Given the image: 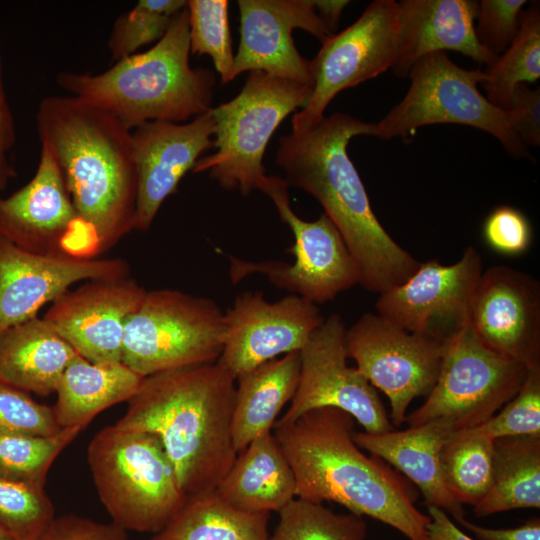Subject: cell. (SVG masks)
Instances as JSON below:
<instances>
[{"label": "cell", "instance_id": "obj_42", "mask_svg": "<svg viewBox=\"0 0 540 540\" xmlns=\"http://www.w3.org/2000/svg\"><path fill=\"white\" fill-rule=\"evenodd\" d=\"M36 540H130L116 524L100 523L76 514L55 517Z\"/></svg>", "mask_w": 540, "mask_h": 540}, {"label": "cell", "instance_id": "obj_14", "mask_svg": "<svg viewBox=\"0 0 540 540\" xmlns=\"http://www.w3.org/2000/svg\"><path fill=\"white\" fill-rule=\"evenodd\" d=\"M346 331L342 318L331 314L312 333L299 351L297 390L273 427L291 424L311 410L333 407L350 414L364 432L393 430L376 389L356 367L347 364Z\"/></svg>", "mask_w": 540, "mask_h": 540}, {"label": "cell", "instance_id": "obj_30", "mask_svg": "<svg viewBox=\"0 0 540 540\" xmlns=\"http://www.w3.org/2000/svg\"><path fill=\"white\" fill-rule=\"evenodd\" d=\"M270 513L236 509L216 491L188 495L174 517L149 540H268Z\"/></svg>", "mask_w": 540, "mask_h": 540}, {"label": "cell", "instance_id": "obj_6", "mask_svg": "<svg viewBox=\"0 0 540 540\" xmlns=\"http://www.w3.org/2000/svg\"><path fill=\"white\" fill-rule=\"evenodd\" d=\"M87 461L111 522L125 531L159 532L187 499L155 434L107 425L89 442Z\"/></svg>", "mask_w": 540, "mask_h": 540}, {"label": "cell", "instance_id": "obj_41", "mask_svg": "<svg viewBox=\"0 0 540 540\" xmlns=\"http://www.w3.org/2000/svg\"><path fill=\"white\" fill-rule=\"evenodd\" d=\"M483 235L486 243L494 251L514 256L524 253L529 248L532 228L521 211L502 205L495 208L485 219Z\"/></svg>", "mask_w": 540, "mask_h": 540}, {"label": "cell", "instance_id": "obj_16", "mask_svg": "<svg viewBox=\"0 0 540 540\" xmlns=\"http://www.w3.org/2000/svg\"><path fill=\"white\" fill-rule=\"evenodd\" d=\"M0 236L35 254L97 256L96 245L79 220L61 170L43 144L33 178L10 196L0 197Z\"/></svg>", "mask_w": 540, "mask_h": 540}, {"label": "cell", "instance_id": "obj_43", "mask_svg": "<svg viewBox=\"0 0 540 540\" xmlns=\"http://www.w3.org/2000/svg\"><path fill=\"white\" fill-rule=\"evenodd\" d=\"M511 126L527 147L540 145V90L519 84L507 109Z\"/></svg>", "mask_w": 540, "mask_h": 540}, {"label": "cell", "instance_id": "obj_22", "mask_svg": "<svg viewBox=\"0 0 540 540\" xmlns=\"http://www.w3.org/2000/svg\"><path fill=\"white\" fill-rule=\"evenodd\" d=\"M211 108L191 122L149 121L134 128L138 192L134 230L147 231L162 203L199 156L214 147Z\"/></svg>", "mask_w": 540, "mask_h": 540}, {"label": "cell", "instance_id": "obj_5", "mask_svg": "<svg viewBox=\"0 0 540 540\" xmlns=\"http://www.w3.org/2000/svg\"><path fill=\"white\" fill-rule=\"evenodd\" d=\"M185 7L149 50L135 53L99 73L61 72L62 89L116 116L130 130L149 121L182 122L211 108L215 76L189 63Z\"/></svg>", "mask_w": 540, "mask_h": 540}, {"label": "cell", "instance_id": "obj_8", "mask_svg": "<svg viewBox=\"0 0 540 540\" xmlns=\"http://www.w3.org/2000/svg\"><path fill=\"white\" fill-rule=\"evenodd\" d=\"M407 76L410 88L375 123V137L388 140L427 125L460 124L491 134L512 157L531 158L511 126L508 111L493 105L479 91L478 84L485 78L481 69H464L446 52H433L420 58Z\"/></svg>", "mask_w": 540, "mask_h": 540}, {"label": "cell", "instance_id": "obj_2", "mask_svg": "<svg viewBox=\"0 0 540 540\" xmlns=\"http://www.w3.org/2000/svg\"><path fill=\"white\" fill-rule=\"evenodd\" d=\"M354 422L345 411L324 407L273 427L295 476L296 498L335 502L409 540H429L430 517L415 506L416 488L381 458L361 451L352 437Z\"/></svg>", "mask_w": 540, "mask_h": 540}, {"label": "cell", "instance_id": "obj_19", "mask_svg": "<svg viewBox=\"0 0 540 540\" xmlns=\"http://www.w3.org/2000/svg\"><path fill=\"white\" fill-rule=\"evenodd\" d=\"M127 276L130 267L120 258L35 254L0 236V333L37 317L76 282Z\"/></svg>", "mask_w": 540, "mask_h": 540}, {"label": "cell", "instance_id": "obj_47", "mask_svg": "<svg viewBox=\"0 0 540 540\" xmlns=\"http://www.w3.org/2000/svg\"><path fill=\"white\" fill-rule=\"evenodd\" d=\"M348 4L347 0H315L318 14L332 34L338 27L343 9Z\"/></svg>", "mask_w": 540, "mask_h": 540}, {"label": "cell", "instance_id": "obj_1", "mask_svg": "<svg viewBox=\"0 0 540 540\" xmlns=\"http://www.w3.org/2000/svg\"><path fill=\"white\" fill-rule=\"evenodd\" d=\"M375 123L334 113L314 126L281 136L276 165L288 186L313 196L341 234L366 290L382 294L405 283L420 263L386 232L347 153L351 138L374 136Z\"/></svg>", "mask_w": 540, "mask_h": 540}, {"label": "cell", "instance_id": "obj_12", "mask_svg": "<svg viewBox=\"0 0 540 540\" xmlns=\"http://www.w3.org/2000/svg\"><path fill=\"white\" fill-rule=\"evenodd\" d=\"M400 50L398 2L375 0L340 33L328 36L309 61L314 85L302 110L291 120L292 132L308 129L342 90L394 68Z\"/></svg>", "mask_w": 540, "mask_h": 540}, {"label": "cell", "instance_id": "obj_7", "mask_svg": "<svg viewBox=\"0 0 540 540\" xmlns=\"http://www.w3.org/2000/svg\"><path fill=\"white\" fill-rule=\"evenodd\" d=\"M312 86L251 71L239 94L211 107L216 152L199 159L193 172L209 175L225 190L247 196L266 176L263 156L280 123L304 107Z\"/></svg>", "mask_w": 540, "mask_h": 540}, {"label": "cell", "instance_id": "obj_20", "mask_svg": "<svg viewBox=\"0 0 540 540\" xmlns=\"http://www.w3.org/2000/svg\"><path fill=\"white\" fill-rule=\"evenodd\" d=\"M470 327L492 351L528 369L540 367V282L511 267L487 268L475 291Z\"/></svg>", "mask_w": 540, "mask_h": 540}, {"label": "cell", "instance_id": "obj_37", "mask_svg": "<svg viewBox=\"0 0 540 540\" xmlns=\"http://www.w3.org/2000/svg\"><path fill=\"white\" fill-rule=\"evenodd\" d=\"M186 4L185 0H139L114 22L108 40L112 59L121 60L140 47L159 41Z\"/></svg>", "mask_w": 540, "mask_h": 540}, {"label": "cell", "instance_id": "obj_15", "mask_svg": "<svg viewBox=\"0 0 540 540\" xmlns=\"http://www.w3.org/2000/svg\"><path fill=\"white\" fill-rule=\"evenodd\" d=\"M482 272L481 255L472 246L452 265L436 259L421 262L405 283L379 294L377 314L409 332L446 343L470 326Z\"/></svg>", "mask_w": 540, "mask_h": 540}, {"label": "cell", "instance_id": "obj_38", "mask_svg": "<svg viewBox=\"0 0 540 540\" xmlns=\"http://www.w3.org/2000/svg\"><path fill=\"white\" fill-rule=\"evenodd\" d=\"M463 431L491 440L509 436L540 435V367L528 370L518 393L499 413L483 424Z\"/></svg>", "mask_w": 540, "mask_h": 540}, {"label": "cell", "instance_id": "obj_18", "mask_svg": "<svg viewBox=\"0 0 540 540\" xmlns=\"http://www.w3.org/2000/svg\"><path fill=\"white\" fill-rule=\"evenodd\" d=\"M146 292L130 276L89 280L53 301L43 319L88 361L122 362L126 323Z\"/></svg>", "mask_w": 540, "mask_h": 540}, {"label": "cell", "instance_id": "obj_28", "mask_svg": "<svg viewBox=\"0 0 540 540\" xmlns=\"http://www.w3.org/2000/svg\"><path fill=\"white\" fill-rule=\"evenodd\" d=\"M299 351L272 359L236 378L232 436L237 452L272 431L277 417L297 390Z\"/></svg>", "mask_w": 540, "mask_h": 540}, {"label": "cell", "instance_id": "obj_44", "mask_svg": "<svg viewBox=\"0 0 540 540\" xmlns=\"http://www.w3.org/2000/svg\"><path fill=\"white\" fill-rule=\"evenodd\" d=\"M15 139L14 120L4 91L0 63V192L16 177V171L8 160Z\"/></svg>", "mask_w": 540, "mask_h": 540}, {"label": "cell", "instance_id": "obj_26", "mask_svg": "<svg viewBox=\"0 0 540 540\" xmlns=\"http://www.w3.org/2000/svg\"><path fill=\"white\" fill-rule=\"evenodd\" d=\"M78 353L43 318L0 333V379L28 393L47 396Z\"/></svg>", "mask_w": 540, "mask_h": 540}, {"label": "cell", "instance_id": "obj_3", "mask_svg": "<svg viewBox=\"0 0 540 540\" xmlns=\"http://www.w3.org/2000/svg\"><path fill=\"white\" fill-rule=\"evenodd\" d=\"M41 144L63 175L97 255L134 230L138 192L132 130L74 96H49L36 112Z\"/></svg>", "mask_w": 540, "mask_h": 540}, {"label": "cell", "instance_id": "obj_36", "mask_svg": "<svg viewBox=\"0 0 540 540\" xmlns=\"http://www.w3.org/2000/svg\"><path fill=\"white\" fill-rule=\"evenodd\" d=\"M228 6L227 0H189L186 4L190 51L209 55L223 84L235 78Z\"/></svg>", "mask_w": 540, "mask_h": 540}, {"label": "cell", "instance_id": "obj_31", "mask_svg": "<svg viewBox=\"0 0 540 540\" xmlns=\"http://www.w3.org/2000/svg\"><path fill=\"white\" fill-rule=\"evenodd\" d=\"M480 83L487 99L507 110L519 84L534 83L540 77V9L533 3L523 10L520 28L510 46L487 66Z\"/></svg>", "mask_w": 540, "mask_h": 540}, {"label": "cell", "instance_id": "obj_25", "mask_svg": "<svg viewBox=\"0 0 540 540\" xmlns=\"http://www.w3.org/2000/svg\"><path fill=\"white\" fill-rule=\"evenodd\" d=\"M215 491L230 506L253 513H278L296 498L294 473L272 431L238 453Z\"/></svg>", "mask_w": 540, "mask_h": 540}, {"label": "cell", "instance_id": "obj_27", "mask_svg": "<svg viewBox=\"0 0 540 540\" xmlns=\"http://www.w3.org/2000/svg\"><path fill=\"white\" fill-rule=\"evenodd\" d=\"M144 377L122 362L93 363L77 354L64 370L52 407L60 428L83 426L103 410L128 401Z\"/></svg>", "mask_w": 540, "mask_h": 540}, {"label": "cell", "instance_id": "obj_23", "mask_svg": "<svg viewBox=\"0 0 540 540\" xmlns=\"http://www.w3.org/2000/svg\"><path fill=\"white\" fill-rule=\"evenodd\" d=\"M477 11L478 2L472 0L398 2L400 50L395 75L405 77L423 56L447 50L487 66L493 63L498 56L483 47L475 33Z\"/></svg>", "mask_w": 540, "mask_h": 540}, {"label": "cell", "instance_id": "obj_21", "mask_svg": "<svg viewBox=\"0 0 540 540\" xmlns=\"http://www.w3.org/2000/svg\"><path fill=\"white\" fill-rule=\"evenodd\" d=\"M240 44L234 77L245 71L267 74L313 87L309 60L297 50L292 32L302 29L321 42L332 35L315 0H239Z\"/></svg>", "mask_w": 540, "mask_h": 540}, {"label": "cell", "instance_id": "obj_40", "mask_svg": "<svg viewBox=\"0 0 540 540\" xmlns=\"http://www.w3.org/2000/svg\"><path fill=\"white\" fill-rule=\"evenodd\" d=\"M526 0H482L478 2L475 33L480 44L501 55L513 42L520 28Z\"/></svg>", "mask_w": 540, "mask_h": 540}, {"label": "cell", "instance_id": "obj_11", "mask_svg": "<svg viewBox=\"0 0 540 540\" xmlns=\"http://www.w3.org/2000/svg\"><path fill=\"white\" fill-rule=\"evenodd\" d=\"M528 370L486 347L468 326L444 343L437 381L426 401L405 421L417 426L440 419L454 432L477 427L518 393Z\"/></svg>", "mask_w": 540, "mask_h": 540}, {"label": "cell", "instance_id": "obj_10", "mask_svg": "<svg viewBox=\"0 0 540 540\" xmlns=\"http://www.w3.org/2000/svg\"><path fill=\"white\" fill-rule=\"evenodd\" d=\"M288 187L283 178L266 175L257 189L269 196L293 233V263L230 257V279L237 283L254 273L262 274L276 287L311 303L330 301L359 284L358 267L338 229L324 213L314 221L295 214Z\"/></svg>", "mask_w": 540, "mask_h": 540}, {"label": "cell", "instance_id": "obj_45", "mask_svg": "<svg viewBox=\"0 0 540 540\" xmlns=\"http://www.w3.org/2000/svg\"><path fill=\"white\" fill-rule=\"evenodd\" d=\"M478 540H540V519L533 517L515 528H488L465 518L459 522Z\"/></svg>", "mask_w": 540, "mask_h": 540}, {"label": "cell", "instance_id": "obj_35", "mask_svg": "<svg viewBox=\"0 0 540 540\" xmlns=\"http://www.w3.org/2000/svg\"><path fill=\"white\" fill-rule=\"evenodd\" d=\"M55 517L44 486L0 476V528L12 540H36Z\"/></svg>", "mask_w": 540, "mask_h": 540}, {"label": "cell", "instance_id": "obj_17", "mask_svg": "<svg viewBox=\"0 0 540 540\" xmlns=\"http://www.w3.org/2000/svg\"><path fill=\"white\" fill-rule=\"evenodd\" d=\"M324 319L316 304L294 294L269 302L263 292H242L224 312L225 340L217 362L237 378L300 351Z\"/></svg>", "mask_w": 540, "mask_h": 540}, {"label": "cell", "instance_id": "obj_33", "mask_svg": "<svg viewBox=\"0 0 540 540\" xmlns=\"http://www.w3.org/2000/svg\"><path fill=\"white\" fill-rule=\"evenodd\" d=\"M268 540H366L362 516L335 513L323 503L294 498L279 512Z\"/></svg>", "mask_w": 540, "mask_h": 540}, {"label": "cell", "instance_id": "obj_39", "mask_svg": "<svg viewBox=\"0 0 540 540\" xmlns=\"http://www.w3.org/2000/svg\"><path fill=\"white\" fill-rule=\"evenodd\" d=\"M62 428L52 407L0 379V437L13 434L54 435Z\"/></svg>", "mask_w": 540, "mask_h": 540}, {"label": "cell", "instance_id": "obj_48", "mask_svg": "<svg viewBox=\"0 0 540 540\" xmlns=\"http://www.w3.org/2000/svg\"><path fill=\"white\" fill-rule=\"evenodd\" d=\"M0 540H12V539L0 528Z\"/></svg>", "mask_w": 540, "mask_h": 540}, {"label": "cell", "instance_id": "obj_46", "mask_svg": "<svg viewBox=\"0 0 540 540\" xmlns=\"http://www.w3.org/2000/svg\"><path fill=\"white\" fill-rule=\"evenodd\" d=\"M430 524L428 525L429 540H474L458 528L449 515L435 506H427Z\"/></svg>", "mask_w": 540, "mask_h": 540}, {"label": "cell", "instance_id": "obj_29", "mask_svg": "<svg viewBox=\"0 0 540 540\" xmlns=\"http://www.w3.org/2000/svg\"><path fill=\"white\" fill-rule=\"evenodd\" d=\"M540 507V435L493 440L492 485L473 506L477 517Z\"/></svg>", "mask_w": 540, "mask_h": 540}, {"label": "cell", "instance_id": "obj_32", "mask_svg": "<svg viewBox=\"0 0 540 540\" xmlns=\"http://www.w3.org/2000/svg\"><path fill=\"white\" fill-rule=\"evenodd\" d=\"M440 461L445 486L461 505L475 506L493 478V440L458 431L443 445Z\"/></svg>", "mask_w": 540, "mask_h": 540}, {"label": "cell", "instance_id": "obj_4", "mask_svg": "<svg viewBox=\"0 0 540 540\" xmlns=\"http://www.w3.org/2000/svg\"><path fill=\"white\" fill-rule=\"evenodd\" d=\"M235 382L218 362L146 376L115 424L158 436L187 496L215 491L238 455Z\"/></svg>", "mask_w": 540, "mask_h": 540}, {"label": "cell", "instance_id": "obj_34", "mask_svg": "<svg viewBox=\"0 0 540 540\" xmlns=\"http://www.w3.org/2000/svg\"><path fill=\"white\" fill-rule=\"evenodd\" d=\"M84 428L66 427L48 436H1L0 476L45 486L48 471L55 459Z\"/></svg>", "mask_w": 540, "mask_h": 540}, {"label": "cell", "instance_id": "obj_13", "mask_svg": "<svg viewBox=\"0 0 540 540\" xmlns=\"http://www.w3.org/2000/svg\"><path fill=\"white\" fill-rule=\"evenodd\" d=\"M346 348L357 370L387 396L391 424L400 427L410 403L433 389L444 343L365 313L347 329Z\"/></svg>", "mask_w": 540, "mask_h": 540}, {"label": "cell", "instance_id": "obj_9", "mask_svg": "<svg viewBox=\"0 0 540 540\" xmlns=\"http://www.w3.org/2000/svg\"><path fill=\"white\" fill-rule=\"evenodd\" d=\"M224 340V312L214 300L174 289L147 291L126 323L121 361L143 377L215 363Z\"/></svg>", "mask_w": 540, "mask_h": 540}, {"label": "cell", "instance_id": "obj_24", "mask_svg": "<svg viewBox=\"0 0 540 540\" xmlns=\"http://www.w3.org/2000/svg\"><path fill=\"white\" fill-rule=\"evenodd\" d=\"M453 432L448 422L438 419L402 431H353L352 437L360 449L401 472L420 490L427 506L444 510L459 523L465 518V511L447 490L440 461L441 449Z\"/></svg>", "mask_w": 540, "mask_h": 540}]
</instances>
